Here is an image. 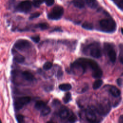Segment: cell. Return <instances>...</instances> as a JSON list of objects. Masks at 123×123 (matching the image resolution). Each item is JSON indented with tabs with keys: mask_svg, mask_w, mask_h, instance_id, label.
<instances>
[{
	"mask_svg": "<svg viewBox=\"0 0 123 123\" xmlns=\"http://www.w3.org/2000/svg\"><path fill=\"white\" fill-rule=\"evenodd\" d=\"M84 1L88 7L92 9L97 8L98 5V3L96 0H84Z\"/></svg>",
	"mask_w": 123,
	"mask_h": 123,
	"instance_id": "obj_13",
	"label": "cell"
},
{
	"mask_svg": "<svg viewBox=\"0 0 123 123\" xmlns=\"http://www.w3.org/2000/svg\"><path fill=\"white\" fill-rule=\"evenodd\" d=\"M37 27H38L40 28L41 30H45L48 28L49 27V25L45 23H42L38 24L37 25Z\"/></svg>",
	"mask_w": 123,
	"mask_h": 123,
	"instance_id": "obj_23",
	"label": "cell"
},
{
	"mask_svg": "<svg viewBox=\"0 0 123 123\" xmlns=\"http://www.w3.org/2000/svg\"><path fill=\"white\" fill-rule=\"evenodd\" d=\"M68 120L69 121L70 123H74L77 119V118L76 116L74 114V113H71V114H69L68 117Z\"/></svg>",
	"mask_w": 123,
	"mask_h": 123,
	"instance_id": "obj_22",
	"label": "cell"
},
{
	"mask_svg": "<svg viewBox=\"0 0 123 123\" xmlns=\"http://www.w3.org/2000/svg\"><path fill=\"white\" fill-rule=\"evenodd\" d=\"M121 30V32H122V34L123 35V28H122Z\"/></svg>",
	"mask_w": 123,
	"mask_h": 123,
	"instance_id": "obj_36",
	"label": "cell"
},
{
	"mask_svg": "<svg viewBox=\"0 0 123 123\" xmlns=\"http://www.w3.org/2000/svg\"><path fill=\"white\" fill-rule=\"evenodd\" d=\"M71 99V94L69 92H67L65 94V96L63 98V100L64 103H67L70 101Z\"/></svg>",
	"mask_w": 123,
	"mask_h": 123,
	"instance_id": "obj_21",
	"label": "cell"
},
{
	"mask_svg": "<svg viewBox=\"0 0 123 123\" xmlns=\"http://www.w3.org/2000/svg\"><path fill=\"white\" fill-rule=\"evenodd\" d=\"M51 111V110H50V108L48 107V106H46L44 108H43L41 110V115L42 116H46L47 115H48L50 112Z\"/></svg>",
	"mask_w": 123,
	"mask_h": 123,
	"instance_id": "obj_18",
	"label": "cell"
},
{
	"mask_svg": "<svg viewBox=\"0 0 123 123\" xmlns=\"http://www.w3.org/2000/svg\"><path fill=\"white\" fill-rule=\"evenodd\" d=\"M73 2L74 5L78 8H83L85 3L84 0H73Z\"/></svg>",
	"mask_w": 123,
	"mask_h": 123,
	"instance_id": "obj_15",
	"label": "cell"
},
{
	"mask_svg": "<svg viewBox=\"0 0 123 123\" xmlns=\"http://www.w3.org/2000/svg\"><path fill=\"white\" fill-rule=\"evenodd\" d=\"M45 0H33V4L36 7H39Z\"/></svg>",
	"mask_w": 123,
	"mask_h": 123,
	"instance_id": "obj_25",
	"label": "cell"
},
{
	"mask_svg": "<svg viewBox=\"0 0 123 123\" xmlns=\"http://www.w3.org/2000/svg\"><path fill=\"white\" fill-rule=\"evenodd\" d=\"M31 100V98L29 96H25L17 98L14 102V108L16 111L20 110L25 105L29 103Z\"/></svg>",
	"mask_w": 123,
	"mask_h": 123,
	"instance_id": "obj_4",
	"label": "cell"
},
{
	"mask_svg": "<svg viewBox=\"0 0 123 123\" xmlns=\"http://www.w3.org/2000/svg\"><path fill=\"white\" fill-rule=\"evenodd\" d=\"M0 123H2L1 122V121H0Z\"/></svg>",
	"mask_w": 123,
	"mask_h": 123,
	"instance_id": "obj_37",
	"label": "cell"
},
{
	"mask_svg": "<svg viewBox=\"0 0 123 123\" xmlns=\"http://www.w3.org/2000/svg\"><path fill=\"white\" fill-rule=\"evenodd\" d=\"M14 60L18 63H22L25 61V58L21 54H17L14 57Z\"/></svg>",
	"mask_w": 123,
	"mask_h": 123,
	"instance_id": "obj_17",
	"label": "cell"
},
{
	"mask_svg": "<svg viewBox=\"0 0 123 123\" xmlns=\"http://www.w3.org/2000/svg\"><path fill=\"white\" fill-rule=\"evenodd\" d=\"M96 110L89 108L86 111V117L87 121L91 123H95L97 120Z\"/></svg>",
	"mask_w": 123,
	"mask_h": 123,
	"instance_id": "obj_8",
	"label": "cell"
},
{
	"mask_svg": "<svg viewBox=\"0 0 123 123\" xmlns=\"http://www.w3.org/2000/svg\"><path fill=\"white\" fill-rule=\"evenodd\" d=\"M118 123H123V115L120 116L118 120Z\"/></svg>",
	"mask_w": 123,
	"mask_h": 123,
	"instance_id": "obj_32",
	"label": "cell"
},
{
	"mask_svg": "<svg viewBox=\"0 0 123 123\" xmlns=\"http://www.w3.org/2000/svg\"><path fill=\"white\" fill-rule=\"evenodd\" d=\"M31 46L30 42L26 39H20L16 41L14 44V47L20 50H23L28 49Z\"/></svg>",
	"mask_w": 123,
	"mask_h": 123,
	"instance_id": "obj_7",
	"label": "cell"
},
{
	"mask_svg": "<svg viewBox=\"0 0 123 123\" xmlns=\"http://www.w3.org/2000/svg\"><path fill=\"white\" fill-rule=\"evenodd\" d=\"M46 123H54L53 122H52V121H48Z\"/></svg>",
	"mask_w": 123,
	"mask_h": 123,
	"instance_id": "obj_35",
	"label": "cell"
},
{
	"mask_svg": "<svg viewBox=\"0 0 123 123\" xmlns=\"http://www.w3.org/2000/svg\"><path fill=\"white\" fill-rule=\"evenodd\" d=\"M109 91L111 93V94L115 97H118L121 94V92L119 89L114 86H111L109 89Z\"/></svg>",
	"mask_w": 123,
	"mask_h": 123,
	"instance_id": "obj_12",
	"label": "cell"
},
{
	"mask_svg": "<svg viewBox=\"0 0 123 123\" xmlns=\"http://www.w3.org/2000/svg\"><path fill=\"white\" fill-rule=\"evenodd\" d=\"M117 84H118V85L119 86H121L122 85V79H121L120 78H118L117 80Z\"/></svg>",
	"mask_w": 123,
	"mask_h": 123,
	"instance_id": "obj_33",
	"label": "cell"
},
{
	"mask_svg": "<svg viewBox=\"0 0 123 123\" xmlns=\"http://www.w3.org/2000/svg\"><path fill=\"white\" fill-rule=\"evenodd\" d=\"M99 25L101 30L107 33L113 32L116 28V24L115 21L111 18L101 20L99 22Z\"/></svg>",
	"mask_w": 123,
	"mask_h": 123,
	"instance_id": "obj_1",
	"label": "cell"
},
{
	"mask_svg": "<svg viewBox=\"0 0 123 123\" xmlns=\"http://www.w3.org/2000/svg\"><path fill=\"white\" fill-rule=\"evenodd\" d=\"M32 7V3L30 1L26 0L21 2L17 6L16 9L21 12H27Z\"/></svg>",
	"mask_w": 123,
	"mask_h": 123,
	"instance_id": "obj_6",
	"label": "cell"
},
{
	"mask_svg": "<svg viewBox=\"0 0 123 123\" xmlns=\"http://www.w3.org/2000/svg\"><path fill=\"white\" fill-rule=\"evenodd\" d=\"M82 27L87 30H92L93 28V25L92 23L85 22L83 24Z\"/></svg>",
	"mask_w": 123,
	"mask_h": 123,
	"instance_id": "obj_20",
	"label": "cell"
},
{
	"mask_svg": "<svg viewBox=\"0 0 123 123\" xmlns=\"http://www.w3.org/2000/svg\"><path fill=\"white\" fill-rule=\"evenodd\" d=\"M63 9L60 6L54 7L48 14V17L50 20H58L60 19L63 14Z\"/></svg>",
	"mask_w": 123,
	"mask_h": 123,
	"instance_id": "obj_3",
	"label": "cell"
},
{
	"mask_svg": "<svg viewBox=\"0 0 123 123\" xmlns=\"http://www.w3.org/2000/svg\"><path fill=\"white\" fill-rule=\"evenodd\" d=\"M102 83H103V82L100 79H98V80H96L93 84V89H98L102 85Z\"/></svg>",
	"mask_w": 123,
	"mask_h": 123,
	"instance_id": "obj_19",
	"label": "cell"
},
{
	"mask_svg": "<svg viewBox=\"0 0 123 123\" xmlns=\"http://www.w3.org/2000/svg\"><path fill=\"white\" fill-rule=\"evenodd\" d=\"M40 14V13L39 12H36L33 13H32V14L30 15V17H29V19H33L37 18V17H38L39 16Z\"/></svg>",
	"mask_w": 123,
	"mask_h": 123,
	"instance_id": "obj_27",
	"label": "cell"
},
{
	"mask_svg": "<svg viewBox=\"0 0 123 123\" xmlns=\"http://www.w3.org/2000/svg\"><path fill=\"white\" fill-rule=\"evenodd\" d=\"M16 119L18 123H24V117L21 114H17L16 115Z\"/></svg>",
	"mask_w": 123,
	"mask_h": 123,
	"instance_id": "obj_26",
	"label": "cell"
},
{
	"mask_svg": "<svg viewBox=\"0 0 123 123\" xmlns=\"http://www.w3.org/2000/svg\"><path fill=\"white\" fill-rule=\"evenodd\" d=\"M52 66V63L51 62H47L44 63L43 67L44 70H49L51 68Z\"/></svg>",
	"mask_w": 123,
	"mask_h": 123,
	"instance_id": "obj_24",
	"label": "cell"
},
{
	"mask_svg": "<svg viewBox=\"0 0 123 123\" xmlns=\"http://www.w3.org/2000/svg\"><path fill=\"white\" fill-rule=\"evenodd\" d=\"M46 4L48 6L52 5L54 3V0H45Z\"/></svg>",
	"mask_w": 123,
	"mask_h": 123,
	"instance_id": "obj_29",
	"label": "cell"
},
{
	"mask_svg": "<svg viewBox=\"0 0 123 123\" xmlns=\"http://www.w3.org/2000/svg\"><path fill=\"white\" fill-rule=\"evenodd\" d=\"M59 88L62 91H68L72 88V86L68 83L62 84L59 85Z\"/></svg>",
	"mask_w": 123,
	"mask_h": 123,
	"instance_id": "obj_16",
	"label": "cell"
},
{
	"mask_svg": "<svg viewBox=\"0 0 123 123\" xmlns=\"http://www.w3.org/2000/svg\"><path fill=\"white\" fill-rule=\"evenodd\" d=\"M104 48L110 61L112 62H115L116 59V53L112 46L109 43H105Z\"/></svg>",
	"mask_w": 123,
	"mask_h": 123,
	"instance_id": "obj_5",
	"label": "cell"
},
{
	"mask_svg": "<svg viewBox=\"0 0 123 123\" xmlns=\"http://www.w3.org/2000/svg\"><path fill=\"white\" fill-rule=\"evenodd\" d=\"M86 49L88 50L90 55L93 57L98 58L101 56V50L99 44L97 43H93L88 45Z\"/></svg>",
	"mask_w": 123,
	"mask_h": 123,
	"instance_id": "obj_2",
	"label": "cell"
},
{
	"mask_svg": "<svg viewBox=\"0 0 123 123\" xmlns=\"http://www.w3.org/2000/svg\"><path fill=\"white\" fill-rule=\"evenodd\" d=\"M22 75L23 78L28 81H32L34 79V75L30 72L25 71L22 73Z\"/></svg>",
	"mask_w": 123,
	"mask_h": 123,
	"instance_id": "obj_10",
	"label": "cell"
},
{
	"mask_svg": "<svg viewBox=\"0 0 123 123\" xmlns=\"http://www.w3.org/2000/svg\"><path fill=\"white\" fill-rule=\"evenodd\" d=\"M109 104L108 103L106 104H100L98 106V107L96 109V111L98 112L99 114H105L106 113L107 110L109 111Z\"/></svg>",
	"mask_w": 123,
	"mask_h": 123,
	"instance_id": "obj_9",
	"label": "cell"
},
{
	"mask_svg": "<svg viewBox=\"0 0 123 123\" xmlns=\"http://www.w3.org/2000/svg\"><path fill=\"white\" fill-rule=\"evenodd\" d=\"M69 112L67 109L65 108H62L59 112V116L63 119L67 118L69 115Z\"/></svg>",
	"mask_w": 123,
	"mask_h": 123,
	"instance_id": "obj_11",
	"label": "cell"
},
{
	"mask_svg": "<svg viewBox=\"0 0 123 123\" xmlns=\"http://www.w3.org/2000/svg\"><path fill=\"white\" fill-rule=\"evenodd\" d=\"M46 106V103L44 101L42 100H38L35 104V108L37 110H41Z\"/></svg>",
	"mask_w": 123,
	"mask_h": 123,
	"instance_id": "obj_14",
	"label": "cell"
},
{
	"mask_svg": "<svg viewBox=\"0 0 123 123\" xmlns=\"http://www.w3.org/2000/svg\"><path fill=\"white\" fill-rule=\"evenodd\" d=\"M118 6L121 9L123 10V0H121L120 1H119L118 3Z\"/></svg>",
	"mask_w": 123,
	"mask_h": 123,
	"instance_id": "obj_30",
	"label": "cell"
},
{
	"mask_svg": "<svg viewBox=\"0 0 123 123\" xmlns=\"http://www.w3.org/2000/svg\"><path fill=\"white\" fill-rule=\"evenodd\" d=\"M31 39L36 43H38L40 40V37L38 36H32L31 37Z\"/></svg>",
	"mask_w": 123,
	"mask_h": 123,
	"instance_id": "obj_28",
	"label": "cell"
},
{
	"mask_svg": "<svg viewBox=\"0 0 123 123\" xmlns=\"http://www.w3.org/2000/svg\"><path fill=\"white\" fill-rule=\"evenodd\" d=\"M119 58H120V62L123 64V50H122L121 51L120 56H119Z\"/></svg>",
	"mask_w": 123,
	"mask_h": 123,
	"instance_id": "obj_31",
	"label": "cell"
},
{
	"mask_svg": "<svg viewBox=\"0 0 123 123\" xmlns=\"http://www.w3.org/2000/svg\"></svg>",
	"mask_w": 123,
	"mask_h": 123,
	"instance_id": "obj_38",
	"label": "cell"
},
{
	"mask_svg": "<svg viewBox=\"0 0 123 123\" xmlns=\"http://www.w3.org/2000/svg\"><path fill=\"white\" fill-rule=\"evenodd\" d=\"M59 104L60 103V101L58 100H57V99H54L53 101V102H52V104H53V105H55V104Z\"/></svg>",
	"mask_w": 123,
	"mask_h": 123,
	"instance_id": "obj_34",
	"label": "cell"
}]
</instances>
